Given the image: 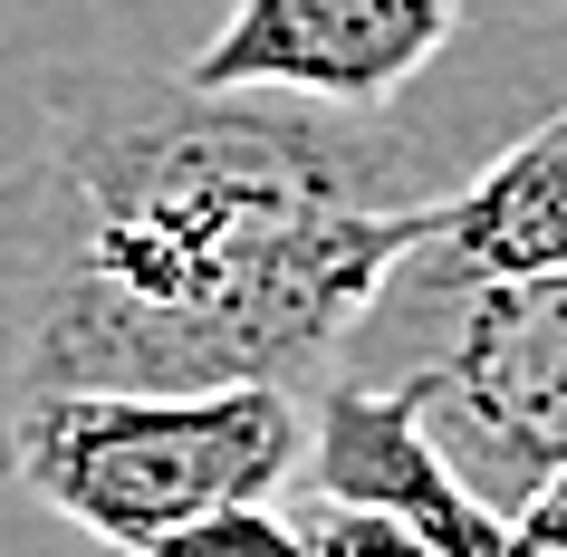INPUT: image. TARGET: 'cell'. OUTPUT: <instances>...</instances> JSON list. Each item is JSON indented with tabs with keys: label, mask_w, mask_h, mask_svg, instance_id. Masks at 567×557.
<instances>
[{
	"label": "cell",
	"mask_w": 567,
	"mask_h": 557,
	"mask_svg": "<svg viewBox=\"0 0 567 557\" xmlns=\"http://www.w3.org/2000/svg\"><path fill=\"white\" fill-rule=\"evenodd\" d=\"M443 203L385 106L49 68L0 164V433L49 394L328 384Z\"/></svg>",
	"instance_id": "6da1fadb"
},
{
	"label": "cell",
	"mask_w": 567,
	"mask_h": 557,
	"mask_svg": "<svg viewBox=\"0 0 567 557\" xmlns=\"http://www.w3.org/2000/svg\"><path fill=\"white\" fill-rule=\"evenodd\" d=\"M308 384H193V394H49L0 433V481L106 548L279 499L308 471Z\"/></svg>",
	"instance_id": "7a4b0ae2"
},
{
	"label": "cell",
	"mask_w": 567,
	"mask_h": 557,
	"mask_svg": "<svg viewBox=\"0 0 567 557\" xmlns=\"http://www.w3.org/2000/svg\"><path fill=\"white\" fill-rule=\"evenodd\" d=\"M375 337H404V355L375 375L423 404L433 442L501 519H529L567 481V269L481 279L452 298L385 289L347 347Z\"/></svg>",
	"instance_id": "3957f363"
},
{
	"label": "cell",
	"mask_w": 567,
	"mask_h": 557,
	"mask_svg": "<svg viewBox=\"0 0 567 557\" xmlns=\"http://www.w3.org/2000/svg\"><path fill=\"white\" fill-rule=\"evenodd\" d=\"M472 0H231L193 49L203 87H279L328 106H394L462 39Z\"/></svg>",
	"instance_id": "277c9868"
},
{
	"label": "cell",
	"mask_w": 567,
	"mask_h": 557,
	"mask_svg": "<svg viewBox=\"0 0 567 557\" xmlns=\"http://www.w3.org/2000/svg\"><path fill=\"white\" fill-rule=\"evenodd\" d=\"M299 491L375 499L394 519H414L443 557H509L519 548V519H501V509L462 481V462L433 442L423 404L404 384H385V375H347V365H337V375L318 384V433H308Z\"/></svg>",
	"instance_id": "5b68a950"
},
{
	"label": "cell",
	"mask_w": 567,
	"mask_h": 557,
	"mask_svg": "<svg viewBox=\"0 0 567 557\" xmlns=\"http://www.w3.org/2000/svg\"><path fill=\"white\" fill-rule=\"evenodd\" d=\"M538 269H567V96L529 106L501 154H481L462 183H443L394 289L452 298L481 279H538Z\"/></svg>",
	"instance_id": "8992f818"
},
{
	"label": "cell",
	"mask_w": 567,
	"mask_h": 557,
	"mask_svg": "<svg viewBox=\"0 0 567 557\" xmlns=\"http://www.w3.org/2000/svg\"><path fill=\"white\" fill-rule=\"evenodd\" d=\"M289 519H299L308 557H443L433 538H423L414 519H394V509H375V499H337V491H299L289 481Z\"/></svg>",
	"instance_id": "52a82bcc"
},
{
	"label": "cell",
	"mask_w": 567,
	"mask_h": 557,
	"mask_svg": "<svg viewBox=\"0 0 567 557\" xmlns=\"http://www.w3.org/2000/svg\"><path fill=\"white\" fill-rule=\"evenodd\" d=\"M135 557H308V538H299V519H289V499H240V509L164 528V538L135 548Z\"/></svg>",
	"instance_id": "ba28073f"
},
{
	"label": "cell",
	"mask_w": 567,
	"mask_h": 557,
	"mask_svg": "<svg viewBox=\"0 0 567 557\" xmlns=\"http://www.w3.org/2000/svg\"><path fill=\"white\" fill-rule=\"evenodd\" d=\"M501 96L519 106V116L548 106V96H567V0L548 10V20L519 30V49H509V68H501Z\"/></svg>",
	"instance_id": "9c48e42d"
}]
</instances>
